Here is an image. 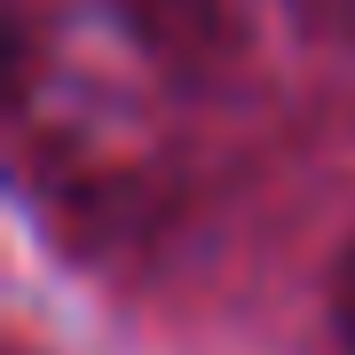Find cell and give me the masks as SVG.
<instances>
[{
    "instance_id": "1",
    "label": "cell",
    "mask_w": 355,
    "mask_h": 355,
    "mask_svg": "<svg viewBox=\"0 0 355 355\" xmlns=\"http://www.w3.org/2000/svg\"><path fill=\"white\" fill-rule=\"evenodd\" d=\"M331 324H340V340L355 347V253L340 261V277H331Z\"/></svg>"
}]
</instances>
